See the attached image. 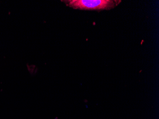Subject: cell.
Returning <instances> with one entry per match:
<instances>
[{"mask_svg": "<svg viewBox=\"0 0 159 119\" xmlns=\"http://www.w3.org/2000/svg\"><path fill=\"white\" fill-rule=\"evenodd\" d=\"M67 6L75 9L103 10L113 8L121 2L114 0H69L64 1Z\"/></svg>", "mask_w": 159, "mask_h": 119, "instance_id": "cell-1", "label": "cell"}]
</instances>
